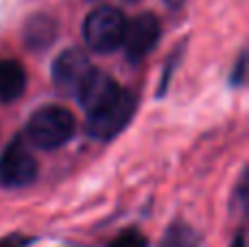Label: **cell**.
I'll list each match as a JSON object with an SVG mask.
<instances>
[{"instance_id": "1", "label": "cell", "mask_w": 249, "mask_h": 247, "mask_svg": "<svg viewBox=\"0 0 249 247\" xmlns=\"http://www.w3.org/2000/svg\"><path fill=\"white\" fill-rule=\"evenodd\" d=\"M74 134V116L59 105H46L37 109L26 123V136L39 149L64 147Z\"/></svg>"}, {"instance_id": "8", "label": "cell", "mask_w": 249, "mask_h": 247, "mask_svg": "<svg viewBox=\"0 0 249 247\" xmlns=\"http://www.w3.org/2000/svg\"><path fill=\"white\" fill-rule=\"evenodd\" d=\"M26 70L16 59H0V101L11 103L24 94Z\"/></svg>"}, {"instance_id": "7", "label": "cell", "mask_w": 249, "mask_h": 247, "mask_svg": "<svg viewBox=\"0 0 249 247\" xmlns=\"http://www.w3.org/2000/svg\"><path fill=\"white\" fill-rule=\"evenodd\" d=\"M118 90H121V86H118L109 74H105L103 70L94 68L90 74H88L86 81L81 83V88H79L77 101L81 103V107L90 114V112H94L96 107H101L103 103H107Z\"/></svg>"}, {"instance_id": "13", "label": "cell", "mask_w": 249, "mask_h": 247, "mask_svg": "<svg viewBox=\"0 0 249 247\" xmlns=\"http://www.w3.org/2000/svg\"><path fill=\"white\" fill-rule=\"evenodd\" d=\"M33 239L29 236H22V234H9L0 239V247H26Z\"/></svg>"}, {"instance_id": "9", "label": "cell", "mask_w": 249, "mask_h": 247, "mask_svg": "<svg viewBox=\"0 0 249 247\" xmlns=\"http://www.w3.org/2000/svg\"><path fill=\"white\" fill-rule=\"evenodd\" d=\"M55 35H57V22L46 13L31 16L29 22L24 24V31H22L24 44L29 48H33V51H39V48H46L48 44H53Z\"/></svg>"}, {"instance_id": "15", "label": "cell", "mask_w": 249, "mask_h": 247, "mask_svg": "<svg viewBox=\"0 0 249 247\" xmlns=\"http://www.w3.org/2000/svg\"><path fill=\"white\" fill-rule=\"evenodd\" d=\"M166 4H168V7H173V9H177V7H181V4H184V0H166Z\"/></svg>"}, {"instance_id": "10", "label": "cell", "mask_w": 249, "mask_h": 247, "mask_svg": "<svg viewBox=\"0 0 249 247\" xmlns=\"http://www.w3.org/2000/svg\"><path fill=\"white\" fill-rule=\"evenodd\" d=\"M201 239L199 234L186 223H173L168 228L166 236L162 241V247H199Z\"/></svg>"}, {"instance_id": "16", "label": "cell", "mask_w": 249, "mask_h": 247, "mask_svg": "<svg viewBox=\"0 0 249 247\" xmlns=\"http://www.w3.org/2000/svg\"><path fill=\"white\" fill-rule=\"evenodd\" d=\"M127 2H136V0H127Z\"/></svg>"}, {"instance_id": "5", "label": "cell", "mask_w": 249, "mask_h": 247, "mask_svg": "<svg viewBox=\"0 0 249 247\" xmlns=\"http://www.w3.org/2000/svg\"><path fill=\"white\" fill-rule=\"evenodd\" d=\"M94 70L90 57L79 48L64 51L53 64V83L66 96H77L81 83L88 79V74Z\"/></svg>"}, {"instance_id": "11", "label": "cell", "mask_w": 249, "mask_h": 247, "mask_svg": "<svg viewBox=\"0 0 249 247\" xmlns=\"http://www.w3.org/2000/svg\"><path fill=\"white\" fill-rule=\"evenodd\" d=\"M107 247H149V241L138 230H124Z\"/></svg>"}, {"instance_id": "12", "label": "cell", "mask_w": 249, "mask_h": 247, "mask_svg": "<svg viewBox=\"0 0 249 247\" xmlns=\"http://www.w3.org/2000/svg\"><path fill=\"white\" fill-rule=\"evenodd\" d=\"M245 66H247V55L243 53L241 57H238V61H236V66H234V72H232V86H241L243 81H245Z\"/></svg>"}, {"instance_id": "3", "label": "cell", "mask_w": 249, "mask_h": 247, "mask_svg": "<svg viewBox=\"0 0 249 247\" xmlns=\"http://www.w3.org/2000/svg\"><path fill=\"white\" fill-rule=\"evenodd\" d=\"M127 18L123 16L121 9L103 4L94 11L88 13L83 22V37L90 51L94 53H112L121 48Z\"/></svg>"}, {"instance_id": "14", "label": "cell", "mask_w": 249, "mask_h": 247, "mask_svg": "<svg viewBox=\"0 0 249 247\" xmlns=\"http://www.w3.org/2000/svg\"><path fill=\"white\" fill-rule=\"evenodd\" d=\"M232 247H245V234H243V232H238V234H236V239H234Z\"/></svg>"}, {"instance_id": "6", "label": "cell", "mask_w": 249, "mask_h": 247, "mask_svg": "<svg viewBox=\"0 0 249 247\" xmlns=\"http://www.w3.org/2000/svg\"><path fill=\"white\" fill-rule=\"evenodd\" d=\"M158 39H160V20L153 13H140L131 22H127L121 46L124 48L127 59L131 64H138L153 51Z\"/></svg>"}, {"instance_id": "2", "label": "cell", "mask_w": 249, "mask_h": 247, "mask_svg": "<svg viewBox=\"0 0 249 247\" xmlns=\"http://www.w3.org/2000/svg\"><path fill=\"white\" fill-rule=\"evenodd\" d=\"M136 94L121 88L107 103L88 114L86 134L94 140H112L129 125L133 112H136Z\"/></svg>"}, {"instance_id": "4", "label": "cell", "mask_w": 249, "mask_h": 247, "mask_svg": "<svg viewBox=\"0 0 249 247\" xmlns=\"http://www.w3.org/2000/svg\"><path fill=\"white\" fill-rule=\"evenodd\" d=\"M37 177V162L26 149L20 136L7 144L0 156V186L4 188H24Z\"/></svg>"}]
</instances>
